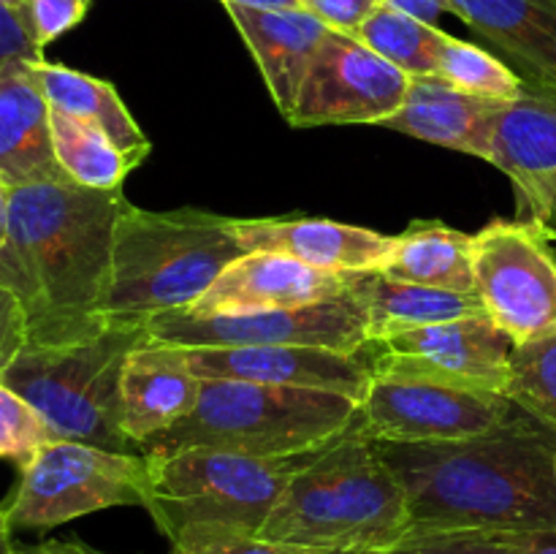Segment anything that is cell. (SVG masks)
Listing matches in <instances>:
<instances>
[{
	"label": "cell",
	"instance_id": "obj_1",
	"mask_svg": "<svg viewBox=\"0 0 556 554\" xmlns=\"http://www.w3.org/2000/svg\"><path fill=\"white\" fill-rule=\"evenodd\" d=\"M402 481L410 538L556 530V429L525 407L481 438L378 443Z\"/></svg>",
	"mask_w": 556,
	"mask_h": 554
},
{
	"label": "cell",
	"instance_id": "obj_2",
	"mask_svg": "<svg viewBox=\"0 0 556 554\" xmlns=\"http://www.w3.org/2000/svg\"><path fill=\"white\" fill-rule=\"evenodd\" d=\"M123 190L71 182L11 190L9 234L0 248V286L25 313L27 345H65L109 329L101 318Z\"/></svg>",
	"mask_w": 556,
	"mask_h": 554
},
{
	"label": "cell",
	"instance_id": "obj_3",
	"mask_svg": "<svg viewBox=\"0 0 556 554\" xmlns=\"http://www.w3.org/2000/svg\"><path fill=\"white\" fill-rule=\"evenodd\" d=\"M410 532L407 494L362 421L293 473L258 538L331 554H378Z\"/></svg>",
	"mask_w": 556,
	"mask_h": 554
},
{
	"label": "cell",
	"instance_id": "obj_4",
	"mask_svg": "<svg viewBox=\"0 0 556 554\" xmlns=\"http://www.w3.org/2000/svg\"><path fill=\"white\" fill-rule=\"evenodd\" d=\"M320 449L275 459L215 449L152 451L144 454L141 508L174 554H201L255 538L293 473Z\"/></svg>",
	"mask_w": 556,
	"mask_h": 554
},
{
	"label": "cell",
	"instance_id": "obj_5",
	"mask_svg": "<svg viewBox=\"0 0 556 554\" xmlns=\"http://www.w3.org/2000/svg\"><path fill=\"white\" fill-rule=\"evenodd\" d=\"M244 253L231 217L150 212L128 201L114 226L101 318L109 326H147L155 315L190 307Z\"/></svg>",
	"mask_w": 556,
	"mask_h": 554
},
{
	"label": "cell",
	"instance_id": "obj_6",
	"mask_svg": "<svg viewBox=\"0 0 556 554\" xmlns=\"http://www.w3.org/2000/svg\"><path fill=\"white\" fill-rule=\"evenodd\" d=\"M358 421L362 407L348 394L215 378L201 380L193 411L147 438L139 454L215 449L275 459L320 449Z\"/></svg>",
	"mask_w": 556,
	"mask_h": 554
},
{
	"label": "cell",
	"instance_id": "obj_7",
	"mask_svg": "<svg viewBox=\"0 0 556 554\" xmlns=\"http://www.w3.org/2000/svg\"><path fill=\"white\" fill-rule=\"evenodd\" d=\"M147 340V326H109L79 342L27 345L0 380L36 407L54 440L136 454L119 424V383L128 356Z\"/></svg>",
	"mask_w": 556,
	"mask_h": 554
},
{
	"label": "cell",
	"instance_id": "obj_8",
	"mask_svg": "<svg viewBox=\"0 0 556 554\" xmlns=\"http://www.w3.org/2000/svg\"><path fill=\"white\" fill-rule=\"evenodd\" d=\"M144 454L106 451L76 440H49L20 470V483L0 503L11 530H49L96 511L141 505Z\"/></svg>",
	"mask_w": 556,
	"mask_h": 554
},
{
	"label": "cell",
	"instance_id": "obj_9",
	"mask_svg": "<svg viewBox=\"0 0 556 554\" xmlns=\"http://www.w3.org/2000/svg\"><path fill=\"white\" fill-rule=\"evenodd\" d=\"M147 337L168 348L307 345L358 353L367 345V315L362 299L351 291L304 307L255 313L172 310L147 320Z\"/></svg>",
	"mask_w": 556,
	"mask_h": 554
},
{
	"label": "cell",
	"instance_id": "obj_10",
	"mask_svg": "<svg viewBox=\"0 0 556 554\" xmlns=\"http://www.w3.org/2000/svg\"><path fill=\"white\" fill-rule=\"evenodd\" d=\"M358 407L367 438L375 443L405 445L481 438L519 411V405L500 391L386 373H372Z\"/></svg>",
	"mask_w": 556,
	"mask_h": 554
},
{
	"label": "cell",
	"instance_id": "obj_11",
	"mask_svg": "<svg viewBox=\"0 0 556 554\" xmlns=\"http://www.w3.org/2000/svg\"><path fill=\"white\" fill-rule=\"evenodd\" d=\"M472 280L483 313L514 345L556 331V255L525 221H492L472 234Z\"/></svg>",
	"mask_w": 556,
	"mask_h": 554
},
{
	"label": "cell",
	"instance_id": "obj_12",
	"mask_svg": "<svg viewBox=\"0 0 556 554\" xmlns=\"http://www.w3.org/2000/svg\"><path fill=\"white\" fill-rule=\"evenodd\" d=\"M410 76L364 47L356 36L329 30L288 117L293 128L383 125L400 112Z\"/></svg>",
	"mask_w": 556,
	"mask_h": 554
},
{
	"label": "cell",
	"instance_id": "obj_13",
	"mask_svg": "<svg viewBox=\"0 0 556 554\" xmlns=\"http://www.w3.org/2000/svg\"><path fill=\"white\" fill-rule=\"evenodd\" d=\"M367 353L372 373L413 375L505 394L514 340L481 313L367 342Z\"/></svg>",
	"mask_w": 556,
	"mask_h": 554
},
{
	"label": "cell",
	"instance_id": "obj_14",
	"mask_svg": "<svg viewBox=\"0 0 556 554\" xmlns=\"http://www.w3.org/2000/svg\"><path fill=\"white\" fill-rule=\"evenodd\" d=\"M489 163L514 182L519 221L556 242V90L525 85L505 103Z\"/></svg>",
	"mask_w": 556,
	"mask_h": 554
},
{
	"label": "cell",
	"instance_id": "obj_15",
	"mask_svg": "<svg viewBox=\"0 0 556 554\" xmlns=\"http://www.w3.org/2000/svg\"><path fill=\"white\" fill-rule=\"evenodd\" d=\"M190 373L201 380H250V383L296 386L337 391L362 402L372 380L367 345L358 353L307 345L177 348Z\"/></svg>",
	"mask_w": 556,
	"mask_h": 554
},
{
	"label": "cell",
	"instance_id": "obj_16",
	"mask_svg": "<svg viewBox=\"0 0 556 554\" xmlns=\"http://www.w3.org/2000/svg\"><path fill=\"white\" fill-rule=\"evenodd\" d=\"M362 272H326L277 253H244L223 272L190 313H255L326 302L351 293Z\"/></svg>",
	"mask_w": 556,
	"mask_h": 554
},
{
	"label": "cell",
	"instance_id": "obj_17",
	"mask_svg": "<svg viewBox=\"0 0 556 554\" xmlns=\"http://www.w3.org/2000/svg\"><path fill=\"white\" fill-rule=\"evenodd\" d=\"M248 253H277L326 272H378L394 250V237L326 217H231Z\"/></svg>",
	"mask_w": 556,
	"mask_h": 554
},
{
	"label": "cell",
	"instance_id": "obj_18",
	"mask_svg": "<svg viewBox=\"0 0 556 554\" xmlns=\"http://www.w3.org/2000/svg\"><path fill=\"white\" fill-rule=\"evenodd\" d=\"M505 103L456 90L440 76H410L400 112L383 125L429 144L492 161L494 125Z\"/></svg>",
	"mask_w": 556,
	"mask_h": 554
},
{
	"label": "cell",
	"instance_id": "obj_19",
	"mask_svg": "<svg viewBox=\"0 0 556 554\" xmlns=\"http://www.w3.org/2000/svg\"><path fill=\"white\" fill-rule=\"evenodd\" d=\"M33 63L11 60L0 65V177L11 188L68 179L54 158L52 106Z\"/></svg>",
	"mask_w": 556,
	"mask_h": 554
},
{
	"label": "cell",
	"instance_id": "obj_20",
	"mask_svg": "<svg viewBox=\"0 0 556 554\" xmlns=\"http://www.w3.org/2000/svg\"><path fill=\"white\" fill-rule=\"evenodd\" d=\"M226 11L242 41L248 43L277 112L288 119L296 109L304 76H307L329 27L318 16L304 11L302 5L282 11L226 5Z\"/></svg>",
	"mask_w": 556,
	"mask_h": 554
},
{
	"label": "cell",
	"instance_id": "obj_21",
	"mask_svg": "<svg viewBox=\"0 0 556 554\" xmlns=\"http://www.w3.org/2000/svg\"><path fill=\"white\" fill-rule=\"evenodd\" d=\"M201 394L177 348L147 340L128 356L119 383V424L139 449L147 438L188 416Z\"/></svg>",
	"mask_w": 556,
	"mask_h": 554
},
{
	"label": "cell",
	"instance_id": "obj_22",
	"mask_svg": "<svg viewBox=\"0 0 556 554\" xmlns=\"http://www.w3.org/2000/svg\"><path fill=\"white\" fill-rule=\"evenodd\" d=\"M456 16L516 65L525 85L556 90V0H451Z\"/></svg>",
	"mask_w": 556,
	"mask_h": 554
},
{
	"label": "cell",
	"instance_id": "obj_23",
	"mask_svg": "<svg viewBox=\"0 0 556 554\" xmlns=\"http://www.w3.org/2000/svg\"><path fill=\"white\" fill-rule=\"evenodd\" d=\"M353 293L362 299L367 315V342L389 340L402 331L483 313L481 302L472 293L413 286V282L383 277L380 272H362Z\"/></svg>",
	"mask_w": 556,
	"mask_h": 554
},
{
	"label": "cell",
	"instance_id": "obj_24",
	"mask_svg": "<svg viewBox=\"0 0 556 554\" xmlns=\"http://www.w3.org/2000/svg\"><path fill=\"white\" fill-rule=\"evenodd\" d=\"M378 272L391 280L476 297L472 234L440 221H413L396 234L394 250Z\"/></svg>",
	"mask_w": 556,
	"mask_h": 554
},
{
	"label": "cell",
	"instance_id": "obj_25",
	"mask_svg": "<svg viewBox=\"0 0 556 554\" xmlns=\"http://www.w3.org/2000/svg\"><path fill=\"white\" fill-rule=\"evenodd\" d=\"M33 68H36L38 85L54 112L71 114V117L101 128L136 166L150 155V139L106 79L74 71L68 65L47 63V60H36Z\"/></svg>",
	"mask_w": 556,
	"mask_h": 554
},
{
	"label": "cell",
	"instance_id": "obj_26",
	"mask_svg": "<svg viewBox=\"0 0 556 554\" xmlns=\"http://www.w3.org/2000/svg\"><path fill=\"white\" fill-rule=\"evenodd\" d=\"M52 147L71 182L92 190H123L136 163L96 125L52 109Z\"/></svg>",
	"mask_w": 556,
	"mask_h": 554
},
{
	"label": "cell",
	"instance_id": "obj_27",
	"mask_svg": "<svg viewBox=\"0 0 556 554\" xmlns=\"http://www.w3.org/2000/svg\"><path fill=\"white\" fill-rule=\"evenodd\" d=\"M356 38L407 76H438V54L445 38L438 25L380 3L358 27Z\"/></svg>",
	"mask_w": 556,
	"mask_h": 554
},
{
	"label": "cell",
	"instance_id": "obj_28",
	"mask_svg": "<svg viewBox=\"0 0 556 554\" xmlns=\"http://www.w3.org/2000/svg\"><path fill=\"white\" fill-rule=\"evenodd\" d=\"M438 76L456 90L494 101H516L525 92V79L503 58L448 33L440 43Z\"/></svg>",
	"mask_w": 556,
	"mask_h": 554
},
{
	"label": "cell",
	"instance_id": "obj_29",
	"mask_svg": "<svg viewBox=\"0 0 556 554\" xmlns=\"http://www.w3.org/2000/svg\"><path fill=\"white\" fill-rule=\"evenodd\" d=\"M505 394L556 429V331L514 345Z\"/></svg>",
	"mask_w": 556,
	"mask_h": 554
},
{
	"label": "cell",
	"instance_id": "obj_30",
	"mask_svg": "<svg viewBox=\"0 0 556 554\" xmlns=\"http://www.w3.org/2000/svg\"><path fill=\"white\" fill-rule=\"evenodd\" d=\"M49 440L54 438L36 407L0 380V459H11L22 470Z\"/></svg>",
	"mask_w": 556,
	"mask_h": 554
},
{
	"label": "cell",
	"instance_id": "obj_31",
	"mask_svg": "<svg viewBox=\"0 0 556 554\" xmlns=\"http://www.w3.org/2000/svg\"><path fill=\"white\" fill-rule=\"evenodd\" d=\"M402 546L416 554H532L525 536L516 532H438L410 538Z\"/></svg>",
	"mask_w": 556,
	"mask_h": 554
},
{
	"label": "cell",
	"instance_id": "obj_32",
	"mask_svg": "<svg viewBox=\"0 0 556 554\" xmlns=\"http://www.w3.org/2000/svg\"><path fill=\"white\" fill-rule=\"evenodd\" d=\"M22 11H25L27 27L36 38L38 49H43L58 41L63 33L74 30L87 16L90 3L87 0H25Z\"/></svg>",
	"mask_w": 556,
	"mask_h": 554
},
{
	"label": "cell",
	"instance_id": "obj_33",
	"mask_svg": "<svg viewBox=\"0 0 556 554\" xmlns=\"http://www.w3.org/2000/svg\"><path fill=\"white\" fill-rule=\"evenodd\" d=\"M304 11L318 16L329 30L356 36L358 27L378 11L383 0H299Z\"/></svg>",
	"mask_w": 556,
	"mask_h": 554
},
{
	"label": "cell",
	"instance_id": "obj_34",
	"mask_svg": "<svg viewBox=\"0 0 556 554\" xmlns=\"http://www.w3.org/2000/svg\"><path fill=\"white\" fill-rule=\"evenodd\" d=\"M11 60H43V49H38L22 5L0 3V65Z\"/></svg>",
	"mask_w": 556,
	"mask_h": 554
},
{
	"label": "cell",
	"instance_id": "obj_35",
	"mask_svg": "<svg viewBox=\"0 0 556 554\" xmlns=\"http://www.w3.org/2000/svg\"><path fill=\"white\" fill-rule=\"evenodd\" d=\"M27 348V326L25 313H22L20 302L9 288L0 286V373L14 364Z\"/></svg>",
	"mask_w": 556,
	"mask_h": 554
},
{
	"label": "cell",
	"instance_id": "obj_36",
	"mask_svg": "<svg viewBox=\"0 0 556 554\" xmlns=\"http://www.w3.org/2000/svg\"><path fill=\"white\" fill-rule=\"evenodd\" d=\"M201 554H331V552H318V549H307V546H293V543L266 541V538L255 536V538H244V541H237V543H228V546L210 549V552H201Z\"/></svg>",
	"mask_w": 556,
	"mask_h": 554
},
{
	"label": "cell",
	"instance_id": "obj_37",
	"mask_svg": "<svg viewBox=\"0 0 556 554\" xmlns=\"http://www.w3.org/2000/svg\"><path fill=\"white\" fill-rule=\"evenodd\" d=\"M383 3L394 5V9L416 16V20L429 22V25H434V22H438L443 14L456 16V9L451 0H383Z\"/></svg>",
	"mask_w": 556,
	"mask_h": 554
},
{
	"label": "cell",
	"instance_id": "obj_38",
	"mask_svg": "<svg viewBox=\"0 0 556 554\" xmlns=\"http://www.w3.org/2000/svg\"><path fill=\"white\" fill-rule=\"evenodd\" d=\"M5 554H96V549L85 546V543L79 541H47L30 549L11 546Z\"/></svg>",
	"mask_w": 556,
	"mask_h": 554
},
{
	"label": "cell",
	"instance_id": "obj_39",
	"mask_svg": "<svg viewBox=\"0 0 556 554\" xmlns=\"http://www.w3.org/2000/svg\"><path fill=\"white\" fill-rule=\"evenodd\" d=\"M223 5H239V9H255V11H282V9H299V0H220Z\"/></svg>",
	"mask_w": 556,
	"mask_h": 554
},
{
	"label": "cell",
	"instance_id": "obj_40",
	"mask_svg": "<svg viewBox=\"0 0 556 554\" xmlns=\"http://www.w3.org/2000/svg\"><path fill=\"white\" fill-rule=\"evenodd\" d=\"M11 185L0 177V248L5 242V234H9V210H11Z\"/></svg>",
	"mask_w": 556,
	"mask_h": 554
},
{
	"label": "cell",
	"instance_id": "obj_41",
	"mask_svg": "<svg viewBox=\"0 0 556 554\" xmlns=\"http://www.w3.org/2000/svg\"><path fill=\"white\" fill-rule=\"evenodd\" d=\"M11 532L14 530H11L9 519H5L3 508H0V554H5L11 546H14V543H11Z\"/></svg>",
	"mask_w": 556,
	"mask_h": 554
},
{
	"label": "cell",
	"instance_id": "obj_42",
	"mask_svg": "<svg viewBox=\"0 0 556 554\" xmlns=\"http://www.w3.org/2000/svg\"><path fill=\"white\" fill-rule=\"evenodd\" d=\"M378 554H416V552L407 546H396V549H391V552H378Z\"/></svg>",
	"mask_w": 556,
	"mask_h": 554
},
{
	"label": "cell",
	"instance_id": "obj_43",
	"mask_svg": "<svg viewBox=\"0 0 556 554\" xmlns=\"http://www.w3.org/2000/svg\"><path fill=\"white\" fill-rule=\"evenodd\" d=\"M0 3H3V5H22L25 0H0Z\"/></svg>",
	"mask_w": 556,
	"mask_h": 554
},
{
	"label": "cell",
	"instance_id": "obj_44",
	"mask_svg": "<svg viewBox=\"0 0 556 554\" xmlns=\"http://www.w3.org/2000/svg\"><path fill=\"white\" fill-rule=\"evenodd\" d=\"M554 473H556V462H554Z\"/></svg>",
	"mask_w": 556,
	"mask_h": 554
},
{
	"label": "cell",
	"instance_id": "obj_45",
	"mask_svg": "<svg viewBox=\"0 0 556 554\" xmlns=\"http://www.w3.org/2000/svg\"><path fill=\"white\" fill-rule=\"evenodd\" d=\"M87 3H92V0H87Z\"/></svg>",
	"mask_w": 556,
	"mask_h": 554
},
{
	"label": "cell",
	"instance_id": "obj_46",
	"mask_svg": "<svg viewBox=\"0 0 556 554\" xmlns=\"http://www.w3.org/2000/svg\"><path fill=\"white\" fill-rule=\"evenodd\" d=\"M96 554H103V552H96Z\"/></svg>",
	"mask_w": 556,
	"mask_h": 554
}]
</instances>
